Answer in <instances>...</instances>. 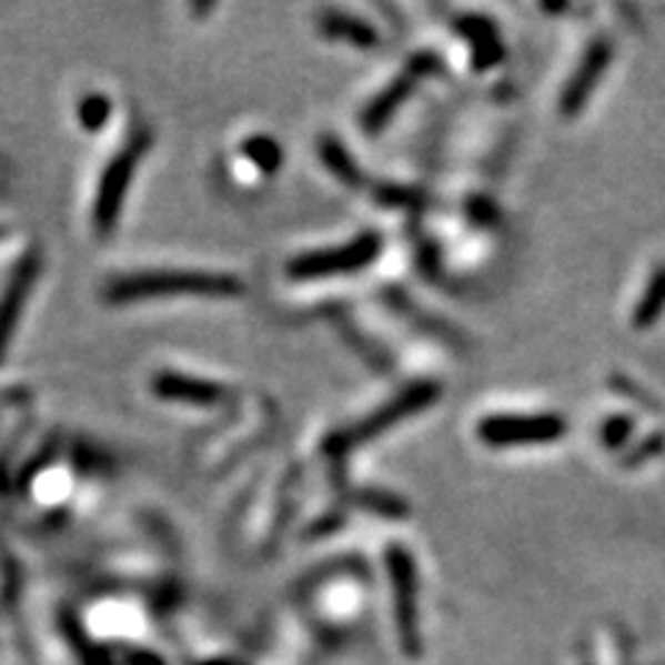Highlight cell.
Returning <instances> with one entry per match:
<instances>
[{"instance_id": "8992f818", "label": "cell", "mask_w": 665, "mask_h": 665, "mask_svg": "<svg viewBox=\"0 0 665 665\" xmlns=\"http://www.w3.org/2000/svg\"><path fill=\"white\" fill-rule=\"evenodd\" d=\"M72 491V477L67 468L50 466L33 480V496H37L42 505H56V502L67 500Z\"/></svg>"}, {"instance_id": "277c9868", "label": "cell", "mask_w": 665, "mask_h": 665, "mask_svg": "<svg viewBox=\"0 0 665 665\" xmlns=\"http://www.w3.org/2000/svg\"><path fill=\"white\" fill-rule=\"evenodd\" d=\"M607 59H611V48H607L605 42H596L594 48H591V53L585 56L583 70H580L577 75H574V81L568 83V92H566V100H563V109L574 111L580 103H583L585 98H588V92H591V87L596 83V78L605 72Z\"/></svg>"}, {"instance_id": "52a82bcc", "label": "cell", "mask_w": 665, "mask_h": 665, "mask_svg": "<svg viewBox=\"0 0 665 665\" xmlns=\"http://www.w3.org/2000/svg\"><path fill=\"white\" fill-rule=\"evenodd\" d=\"M663 309H665V270L652 278L649 292L641 298L638 309H635V325L638 328L652 325V322L663 314Z\"/></svg>"}, {"instance_id": "7a4b0ae2", "label": "cell", "mask_w": 665, "mask_h": 665, "mask_svg": "<svg viewBox=\"0 0 665 665\" xmlns=\"http://www.w3.org/2000/svg\"><path fill=\"white\" fill-rule=\"evenodd\" d=\"M380 239L363 236L357 242L346 244L339 250H322V253L300 255L298 261L289 264V272L294 278H325V275H344V272H355L366 266L369 261L377 255Z\"/></svg>"}, {"instance_id": "3957f363", "label": "cell", "mask_w": 665, "mask_h": 665, "mask_svg": "<svg viewBox=\"0 0 665 665\" xmlns=\"http://www.w3.org/2000/svg\"><path fill=\"white\" fill-rule=\"evenodd\" d=\"M391 580H394V591H396V618H400V633L402 641H405V649L411 655L419 652V641H416V622H413V568L411 561H407L405 552H391Z\"/></svg>"}, {"instance_id": "6da1fadb", "label": "cell", "mask_w": 665, "mask_h": 665, "mask_svg": "<svg viewBox=\"0 0 665 665\" xmlns=\"http://www.w3.org/2000/svg\"><path fill=\"white\" fill-rule=\"evenodd\" d=\"M480 439L491 446L546 444L566 433V424L557 416H491L477 427Z\"/></svg>"}, {"instance_id": "5b68a950", "label": "cell", "mask_w": 665, "mask_h": 665, "mask_svg": "<svg viewBox=\"0 0 665 665\" xmlns=\"http://www.w3.org/2000/svg\"><path fill=\"white\" fill-rule=\"evenodd\" d=\"M424 402H430V391L427 389H416V391H411V394L400 396V400H396L394 405L383 407V413H380V416L369 419V424L361 430V433L355 435V439H366V435L380 433V430H385V427H389V424H394L396 419H402V416H407V413L419 411V407H422Z\"/></svg>"}]
</instances>
